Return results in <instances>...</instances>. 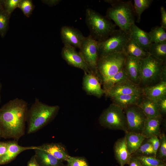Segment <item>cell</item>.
Here are the masks:
<instances>
[{
    "label": "cell",
    "instance_id": "obj_22",
    "mask_svg": "<svg viewBox=\"0 0 166 166\" xmlns=\"http://www.w3.org/2000/svg\"><path fill=\"white\" fill-rule=\"evenodd\" d=\"M34 150L36 160L40 166H65L62 161L50 154L38 148Z\"/></svg>",
    "mask_w": 166,
    "mask_h": 166
},
{
    "label": "cell",
    "instance_id": "obj_36",
    "mask_svg": "<svg viewBox=\"0 0 166 166\" xmlns=\"http://www.w3.org/2000/svg\"><path fill=\"white\" fill-rule=\"evenodd\" d=\"M66 161L65 166H90L87 160L83 157L70 156Z\"/></svg>",
    "mask_w": 166,
    "mask_h": 166
},
{
    "label": "cell",
    "instance_id": "obj_33",
    "mask_svg": "<svg viewBox=\"0 0 166 166\" xmlns=\"http://www.w3.org/2000/svg\"><path fill=\"white\" fill-rule=\"evenodd\" d=\"M159 137L160 145L156 157L166 161V136L164 133H160Z\"/></svg>",
    "mask_w": 166,
    "mask_h": 166
},
{
    "label": "cell",
    "instance_id": "obj_2",
    "mask_svg": "<svg viewBox=\"0 0 166 166\" xmlns=\"http://www.w3.org/2000/svg\"><path fill=\"white\" fill-rule=\"evenodd\" d=\"M104 1L111 6L108 9L106 16L113 21L119 29L129 34L132 26L135 23V13L132 1Z\"/></svg>",
    "mask_w": 166,
    "mask_h": 166
},
{
    "label": "cell",
    "instance_id": "obj_41",
    "mask_svg": "<svg viewBox=\"0 0 166 166\" xmlns=\"http://www.w3.org/2000/svg\"><path fill=\"white\" fill-rule=\"evenodd\" d=\"M128 164L129 166H143L139 160L133 155H132Z\"/></svg>",
    "mask_w": 166,
    "mask_h": 166
},
{
    "label": "cell",
    "instance_id": "obj_26",
    "mask_svg": "<svg viewBox=\"0 0 166 166\" xmlns=\"http://www.w3.org/2000/svg\"><path fill=\"white\" fill-rule=\"evenodd\" d=\"M124 51L127 55L140 59L145 58L150 55L148 52L138 46L130 36L124 47Z\"/></svg>",
    "mask_w": 166,
    "mask_h": 166
},
{
    "label": "cell",
    "instance_id": "obj_45",
    "mask_svg": "<svg viewBox=\"0 0 166 166\" xmlns=\"http://www.w3.org/2000/svg\"><path fill=\"white\" fill-rule=\"evenodd\" d=\"M4 10L3 1L0 0V11Z\"/></svg>",
    "mask_w": 166,
    "mask_h": 166
},
{
    "label": "cell",
    "instance_id": "obj_48",
    "mask_svg": "<svg viewBox=\"0 0 166 166\" xmlns=\"http://www.w3.org/2000/svg\"><path fill=\"white\" fill-rule=\"evenodd\" d=\"M166 166V164H165L162 166Z\"/></svg>",
    "mask_w": 166,
    "mask_h": 166
},
{
    "label": "cell",
    "instance_id": "obj_14",
    "mask_svg": "<svg viewBox=\"0 0 166 166\" xmlns=\"http://www.w3.org/2000/svg\"><path fill=\"white\" fill-rule=\"evenodd\" d=\"M82 86L84 90L89 95L100 98L105 94V92L101 87L99 79L91 72H84Z\"/></svg>",
    "mask_w": 166,
    "mask_h": 166
},
{
    "label": "cell",
    "instance_id": "obj_46",
    "mask_svg": "<svg viewBox=\"0 0 166 166\" xmlns=\"http://www.w3.org/2000/svg\"><path fill=\"white\" fill-rule=\"evenodd\" d=\"M1 135H2V134H1V129L0 128V139L1 138Z\"/></svg>",
    "mask_w": 166,
    "mask_h": 166
},
{
    "label": "cell",
    "instance_id": "obj_10",
    "mask_svg": "<svg viewBox=\"0 0 166 166\" xmlns=\"http://www.w3.org/2000/svg\"><path fill=\"white\" fill-rule=\"evenodd\" d=\"M128 131L141 133L147 117L138 105L129 106L124 109Z\"/></svg>",
    "mask_w": 166,
    "mask_h": 166
},
{
    "label": "cell",
    "instance_id": "obj_47",
    "mask_svg": "<svg viewBox=\"0 0 166 166\" xmlns=\"http://www.w3.org/2000/svg\"><path fill=\"white\" fill-rule=\"evenodd\" d=\"M1 84H0V91L1 90Z\"/></svg>",
    "mask_w": 166,
    "mask_h": 166
},
{
    "label": "cell",
    "instance_id": "obj_35",
    "mask_svg": "<svg viewBox=\"0 0 166 166\" xmlns=\"http://www.w3.org/2000/svg\"><path fill=\"white\" fill-rule=\"evenodd\" d=\"M34 7L32 1L30 0H20L18 6L27 17L31 15Z\"/></svg>",
    "mask_w": 166,
    "mask_h": 166
},
{
    "label": "cell",
    "instance_id": "obj_23",
    "mask_svg": "<svg viewBox=\"0 0 166 166\" xmlns=\"http://www.w3.org/2000/svg\"><path fill=\"white\" fill-rule=\"evenodd\" d=\"M124 136L127 150L130 154H134L145 139L141 134L127 131Z\"/></svg>",
    "mask_w": 166,
    "mask_h": 166
},
{
    "label": "cell",
    "instance_id": "obj_43",
    "mask_svg": "<svg viewBox=\"0 0 166 166\" xmlns=\"http://www.w3.org/2000/svg\"><path fill=\"white\" fill-rule=\"evenodd\" d=\"M43 2L50 6H52L59 4L61 1L60 0H43Z\"/></svg>",
    "mask_w": 166,
    "mask_h": 166
},
{
    "label": "cell",
    "instance_id": "obj_42",
    "mask_svg": "<svg viewBox=\"0 0 166 166\" xmlns=\"http://www.w3.org/2000/svg\"><path fill=\"white\" fill-rule=\"evenodd\" d=\"M8 146V142L0 141V158L6 152Z\"/></svg>",
    "mask_w": 166,
    "mask_h": 166
},
{
    "label": "cell",
    "instance_id": "obj_6",
    "mask_svg": "<svg viewBox=\"0 0 166 166\" xmlns=\"http://www.w3.org/2000/svg\"><path fill=\"white\" fill-rule=\"evenodd\" d=\"M126 57V54L122 52L99 57L97 69L100 81L121 70L123 69Z\"/></svg>",
    "mask_w": 166,
    "mask_h": 166
},
{
    "label": "cell",
    "instance_id": "obj_13",
    "mask_svg": "<svg viewBox=\"0 0 166 166\" xmlns=\"http://www.w3.org/2000/svg\"><path fill=\"white\" fill-rule=\"evenodd\" d=\"M60 36L64 45H68L79 49L85 38L79 30L68 26L61 27Z\"/></svg>",
    "mask_w": 166,
    "mask_h": 166
},
{
    "label": "cell",
    "instance_id": "obj_16",
    "mask_svg": "<svg viewBox=\"0 0 166 166\" xmlns=\"http://www.w3.org/2000/svg\"><path fill=\"white\" fill-rule=\"evenodd\" d=\"M37 146H22L19 145L17 141H8L7 150L5 154L0 158V165L9 163L22 152L28 150H34Z\"/></svg>",
    "mask_w": 166,
    "mask_h": 166
},
{
    "label": "cell",
    "instance_id": "obj_32",
    "mask_svg": "<svg viewBox=\"0 0 166 166\" xmlns=\"http://www.w3.org/2000/svg\"><path fill=\"white\" fill-rule=\"evenodd\" d=\"M132 155L156 156L151 144L147 141L144 143L143 142L136 151Z\"/></svg>",
    "mask_w": 166,
    "mask_h": 166
},
{
    "label": "cell",
    "instance_id": "obj_4",
    "mask_svg": "<svg viewBox=\"0 0 166 166\" xmlns=\"http://www.w3.org/2000/svg\"><path fill=\"white\" fill-rule=\"evenodd\" d=\"M140 69L139 86L142 88L154 85L166 79V62L151 55L140 59Z\"/></svg>",
    "mask_w": 166,
    "mask_h": 166
},
{
    "label": "cell",
    "instance_id": "obj_21",
    "mask_svg": "<svg viewBox=\"0 0 166 166\" xmlns=\"http://www.w3.org/2000/svg\"><path fill=\"white\" fill-rule=\"evenodd\" d=\"M162 119V117L147 118L141 133L145 139L159 136L161 133L160 126Z\"/></svg>",
    "mask_w": 166,
    "mask_h": 166
},
{
    "label": "cell",
    "instance_id": "obj_38",
    "mask_svg": "<svg viewBox=\"0 0 166 166\" xmlns=\"http://www.w3.org/2000/svg\"><path fill=\"white\" fill-rule=\"evenodd\" d=\"M147 141L151 144L154 151L155 156H156L157 152L160 145L159 140L158 137L154 136L147 139Z\"/></svg>",
    "mask_w": 166,
    "mask_h": 166
},
{
    "label": "cell",
    "instance_id": "obj_44",
    "mask_svg": "<svg viewBox=\"0 0 166 166\" xmlns=\"http://www.w3.org/2000/svg\"><path fill=\"white\" fill-rule=\"evenodd\" d=\"M27 166H40L36 160L34 155L28 161Z\"/></svg>",
    "mask_w": 166,
    "mask_h": 166
},
{
    "label": "cell",
    "instance_id": "obj_31",
    "mask_svg": "<svg viewBox=\"0 0 166 166\" xmlns=\"http://www.w3.org/2000/svg\"><path fill=\"white\" fill-rule=\"evenodd\" d=\"M134 156L139 160L143 166H161L166 164V161L154 156Z\"/></svg>",
    "mask_w": 166,
    "mask_h": 166
},
{
    "label": "cell",
    "instance_id": "obj_28",
    "mask_svg": "<svg viewBox=\"0 0 166 166\" xmlns=\"http://www.w3.org/2000/svg\"><path fill=\"white\" fill-rule=\"evenodd\" d=\"M128 79L123 68L120 72L101 82L103 85V89L105 93L118 83Z\"/></svg>",
    "mask_w": 166,
    "mask_h": 166
},
{
    "label": "cell",
    "instance_id": "obj_19",
    "mask_svg": "<svg viewBox=\"0 0 166 166\" xmlns=\"http://www.w3.org/2000/svg\"><path fill=\"white\" fill-rule=\"evenodd\" d=\"M129 34L138 46L145 51L148 52L152 43L148 33L142 30L135 23L130 28Z\"/></svg>",
    "mask_w": 166,
    "mask_h": 166
},
{
    "label": "cell",
    "instance_id": "obj_37",
    "mask_svg": "<svg viewBox=\"0 0 166 166\" xmlns=\"http://www.w3.org/2000/svg\"><path fill=\"white\" fill-rule=\"evenodd\" d=\"M4 10L10 15L14 10L18 7L20 0H2Z\"/></svg>",
    "mask_w": 166,
    "mask_h": 166
},
{
    "label": "cell",
    "instance_id": "obj_3",
    "mask_svg": "<svg viewBox=\"0 0 166 166\" xmlns=\"http://www.w3.org/2000/svg\"><path fill=\"white\" fill-rule=\"evenodd\" d=\"M59 109L58 105H49L36 98L28 111L27 133L35 132L47 124L55 117Z\"/></svg>",
    "mask_w": 166,
    "mask_h": 166
},
{
    "label": "cell",
    "instance_id": "obj_30",
    "mask_svg": "<svg viewBox=\"0 0 166 166\" xmlns=\"http://www.w3.org/2000/svg\"><path fill=\"white\" fill-rule=\"evenodd\" d=\"M152 0H134L133 5L135 14L137 17V22L140 21L141 16L143 12L150 6Z\"/></svg>",
    "mask_w": 166,
    "mask_h": 166
},
{
    "label": "cell",
    "instance_id": "obj_7",
    "mask_svg": "<svg viewBox=\"0 0 166 166\" xmlns=\"http://www.w3.org/2000/svg\"><path fill=\"white\" fill-rule=\"evenodd\" d=\"M101 126L112 130L128 131L126 116L124 110L112 103L102 113L99 118Z\"/></svg>",
    "mask_w": 166,
    "mask_h": 166
},
{
    "label": "cell",
    "instance_id": "obj_34",
    "mask_svg": "<svg viewBox=\"0 0 166 166\" xmlns=\"http://www.w3.org/2000/svg\"><path fill=\"white\" fill-rule=\"evenodd\" d=\"M10 15L4 10L0 11V35L4 37L8 28Z\"/></svg>",
    "mask_w": 166,
    "mask_h": 166
},
{
    "label": "cell",
    "instance_id": "obj_9",
    "mask_svg": "<svg viewBox=\"0 0 166 166\" xmlns=\"http://www.w3.org/2000/svg\"><path fill=\"white\" fill-rule=\"evenodd\" d=\"M98 48V42L89 35L85 37L79 52L84 59L90 72L99 78L97 69L99 58Z\"/></svg>",
    "mask_w": 166,
    "mask_h": 166
},
{
    "label": "cell",
    "instance_id": "obj_18",
    "mask_svg": "<svg viewBox=\"0 0 166 166\" xmlns=\"http://www.w3.org/2000/svg\"><path fill=\"white\" fill-rule=\"evenodd\" d=\"M37 147L62 162L66 161L70 156L65 147L60 143H45Z\"/></svg>",
    "mask_w": 166,
    "mask_h": 166
},
{
    "label": "cell",
    "instance_id": "obj_27",
    "mask_svg": "<svg viewBox=\"0 0 166 166\" xmlns=\"http://www.w3.org/2000/svg\"><path fill=\"white\" fill-rule=\"evenodd\" d=\"M148 52L150 55L166 62V42L151 43L148 48Z\"/></svg>",
    "mask_w": 166,
    "mask_h": 166
},
{
    "label": "cell",
    "instance_id": "obj_12",
    "mask_svg": "<svg viewBox=\"0 0 166 166\" xmlns=\"http://www.w3.org/2000/svg\"><path fill=\"white\" fill-rule=\"evenodd\" d=\"M105 94L110 98L125 94L142 95V88L128 79L116 84Z\"/></svg>",
    "mask_w": 166,
    "mask_h": 166
},
{
    "label": "cell",
    "instance_id": "obj_1",
    "mask_svg": "<svg viewBox=\"0 0 166 166\" xmlns=\"http://www.w3.org/2000/svg\"><path fill=\"white\" fill-rule=\"evenodd\" d=\"M27 103L16 98L0 108L1 137L18 141L25 134L28 111Z\"/></svg>",
    "mask_w": 166,
    "mask_h": 166
},
{
    "label": "cell",
    "instance_id": "obj_29",
    "mask_svg": "<svg viewBox=\"0 0 166 166\" xmlns=\"http://www.w3.org/2000/svg\"><path fill=\"white\" fill-rule=\"evenodd\" d=\"M148 33L152 43L166 42V33L165 30L161 26L152 27Z\"/></svg>",
    "mask_w": 166,
    "mask_h": 166
},
{
    "label": "cell",
    "instance_id": "obj_17",
    "mask_svg": "<svg viewBox=\"0 0 166 166\" xmlns=\"http://www.w3.org/2000/svg\"><path fill=\"white\" fill-rule=\"evenodd\" d=\"M142 88L143 95L149 99L157 102L166 97V79L157 83Z\"/></svg>",
    "mask_w": 166,
    "mask_h": 166
},
{
    "label": "cell",
    "instance_id": "obj_15",
    "mask_svg": "<svg viewBox=\"0 0 166 166\" xmlns=\"http://www.w3.org/2000/svg\"><path fill=\"white\" fill-rule=\"evenodd\" d=\"M124 69L128 79L139 85L141 79L140 59L126 55Z\"/></svg>",
    "mask_w": 166,
    "mask_h": 166
},
{
    "label": "cell",
    "instance_id": "obj_49",
    "mask_svg": "<svg viewBox=\"0 0 166 166\" xmlns=\"http://www.w3.org/2000/svg\"><path fill=\"white\" fill-rule=\"evenodd\" d=\"M0 101H1V97H0Z\"/></svg>",
    "mask_w": 166,
    "mask_h": 166
},
{
    "label": "cell",
    "instance_id": "obj_25",
    "mask_svg": "<svg viewBox=\"0 0 166 166\" xmlns=\"http://www.w3.org/2000/svg\"><path fill=\"white\" fill-rule=\"evenodd\" d=\"M138 105L143 111L147 118L162 117L159 112L157 102L144 96Z\"/></svg>",
    "mask_w": 166,
    "mask_h": 166
},
{
    "label": "cell",
    "instance_id": "obj_8",
    "mask_svg": "<svg viewBox=\"0 0 166 166\" xmlns=\"http://www.w3.org/2000/svg\"><path fill=\"white\" fill-rule=\"evenodd\" d=\"M130 34L121 30L115 29L106 38L98 42L99 58L117 53L124 52Z\"/></svg>",
    "mask_w": 166,
    "mask_h": 166
},
{
    "label": "cell",
    "instance_id": "obj_24",
    "mask_svg": "<svg viewBox=\"0 0 166 166\" xmlns=\"http://www.w3.org/2000/svg\"><path fill=\"white\" fill-rule=\"evenodd\" d=\"M143 95L125 94L117 96L111 98L113 103L123 109L132 105H138L143 97Z\"/></svg>",
    "mask_w": 166,
    "mask_h": 166
},
{
    "label": "cell",
    "instance_id": "obj_11",
    "mask_svg": "<svg viewBox=\"0 0 166 166\" xmlns=\"http://www.w3.org/2000/svg\"><path fill=\"white\" fill-rule=\"evenodd\" d=\"M61 56L68 65L80 69L84 72H91L81 54L77 52L74 47L68 45H64L61 50Z\"/></svg>",
    "mask_w": 166,
    "mask_h": 166
},
{
    "label": "cell",
    "instance_id": "obj_40",
    "mask_svg": "<svg viewBox=\"0 0 166 166\" xmlns=\"http://www.w3.org/2000/svg\"><path fill=\"white\" fill-rule=\"evenodd\" d=\"M160 11L161 16L160 26L165 30L166 29V11L164 6H161Z\"/></svg>",
    "mask_w": 166,
    "mask_h": 166
},
{
    "label": "cell",
    "instance_id": "obj_5",
    "mask_svg": "<svg viewBox=\"0 0 166 166\" xmlns=\"http://www.w3.org/2000/svg\"><path fill=\"white\" fill-rule=\"evenodd\" d=\"M85 18L89 35L98 42L106 38L116 29L111 20L92 9H86Z\"/></svg>",
    "mask_w": 166,
    "mask_h": 166
},
{
    "label": "cell",
    "instance_id": "obj_20",
    "mask_svg": "<svg viewBox=\"0 0 166 166\" xmlns=\"http://www.w3.org/2000/svg\"><path fill=\"white\" fill-rule=\"evenodd\" d=\"M113 150L115 159L120 166L128 164L132 155L128 151L124 136L115 142Z\"/></svg>",
    "mask_w": 166,
    "mask_h": 166
},
{
    "label": "cell",
    "instance_id": "obj_39",
    "mask_svg": "<svg viewBox=\"0 0 166 166\" xmlns=\"http://www.w3.org/2000/svg\"><path fill=\"white\" fill-rule=\"evenodd\" d=\"M159 112L161 114H165L166 113V97L161 99L157 102Z\"/></svg>",
    "mask_w": 166,
    "mask_h": 166
}]
</instances>
